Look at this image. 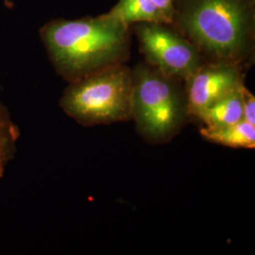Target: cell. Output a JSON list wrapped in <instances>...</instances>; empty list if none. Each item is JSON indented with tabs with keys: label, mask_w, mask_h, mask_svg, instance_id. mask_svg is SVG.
I'll use <instances>...</instances> for the list:
<instances>
[{
	"label": "cell",
	"mask_w": 255,
	"mask_h": 255,
	"mask_svg": "<svg viewBox=\"0 0 255 255\" xmlns=\"http://www.w3.org/2000/svg\"><path fill=\"white\" fill-rule=\"evenodd\" d=\"M126 27L107 15L55 20L40 29L55 69L69 82L117 64L127 49Z\"/></svg>",
	"instance_id": "cell-1"
},
{
	"label": "cell",
	"mask_w": 255,
	"mask_h": 255,
	"mask_svg": "<svg viewBox=\"0 0 255 255\" xmlns=\"http://www.w3.org/2000/svg\"><path fill=\"white\" fill-rule=\"evenodd\" d=\"M131 94L130 71L113 64L70 82L60 106L82 126L111 124L131 119Z\"/></svg>",
	"instance_id": "cell-2"
},
{
	"label": "cell",
	"mask_w": 255,
	"mask_h": 255,
	"mask_svg": "<svg viewBox=\"0 0 255 255\" xmlns=\"http://www.w3.org/2000/svg\"><path fill=\"white\" fill-rule=\"evenodd\" d=\"M186 105L164 74L140 67L132 75L131 119L146 140H169L182 128Z\"/></svg>",
	"instance_id": "cell-3"
},
{
	"label": "cell",
	"mask_w": 255,
	"mask_h": 255,
	"mask_svg": "<svg viewBox=\"0 0 255 255\" xmlns=\"http://www.w3.org/2000/svg\"><path fill=\"white\" fill-rule=\"evenodd\" d=\"M182 26L193 40L219 58H232L243 48L246 14L238 0H196Z\"/></svg>",
	"instance_id": "cell-4"
},
{
	"label": "cell",
	"mask_w": 255,
	"mask_h": 255,
	"mask_svg": "<svg viewBox=\"0 0 255 255\" xmlns=\"http://www.w3.org/2000/svg\"><path fill=\"white\" fill-rule=\"evenodd\" d=\"M138 33L146 59L164 76L187 79L201 66L194 46L169 29L151 23L140 27Z\"/></svg>",
	"instance_id": "cell-5"
},
{
	"label": "cell",
	"mask_w": 255,
	"mask_h": 255,
	"mask_svg": "<svg viewBox=\"0 0 255 255\" xmlns=\"http://www.w3.org/2000/svg\"><path fill=\"white\" fill-rule=\"evenodd\" d=\"M186 80V112L197 118L213 103L243 84L237 67L227 64L200 66Z\"/></svg>",
	"instance_id": "cell-6"
},
{
	"label": "cell",
	"mask_w": 255,
	"mask_h": 255,
	"mask_svg": "<svg viewBox=\"0 0 255 255\" xmlns=\"http://www.w3.org/2000/svg\"><path fill=\"white\" fill-rule=\"evenodd\" d=\"M243 84L213 103L198 119L207 127L232 125L243 120L242 89Z\"/></svg>",
	"instance_id": "cell-7"
},
{
	"label": "cell",
	"mask_w": 255,
	"mask_h": 255,
	"mask_svg": "<svg viewBox=\"0 0 255 255\" xmlns=\"http://www.w3.org/2000/svg\"><path fill=\"white\" fill-rule=\"evenodd\" d=\"M201 134L210 142L222 146L242 148L255 146V126L245 120L226 126H205L201 128Z\"/></svg>",
	"instance_id": "cell-8"
},
{
	"label": "cell",
	"mask_w": 255,
	"mask_h": 255,
	"mask_svg": "<svg viewBox=\"0 0 255 255\" xmlns=\"http://www.w3.org/2000/svg\"><path fill=\"white\" fill-rule=\"evenodd\" d=\"M107 16L124 26L134 22H166L152 0H120Z\"/></svg>",
	"instance_id": "cell-9"
},
{
	"label": "cell",
	"mask_w": 255,
	"mask_h": 255,
	"mask_svg": "<svg viewBox=\"0 0 255 255\" xmlns=\"http://www.w3.org/2000/svg\"><path fill=\"white\" fill-rule=\"evenodd\" d=\"M21 131L0 97V180L15 158Z\"/></svg>",
	"instance_id": "cell-10"
},
{
	"label": "cell",
	"mask_w": 255,
	"mask_h": 255,
	"mask_svg": "<svg viewBox=\"0 0 255 255\" xmlns=\"http://www.w3.org/2000/svg\"><path fill=\"white\" fill-rule=\"evenodd\" d=\"M243 120L255 126V99L252 93L243 86L242 89Z\"/></svg>",
	"instance_id": "cell-11"
},
{
	"label": "cell",
	"mask_w": 255,
	"mask_h": 255,
	"mask_svg": "<svg viewBox=\"0 0 255 255\" xmlns=\"http://www.w3.org/2000/svg\"><path fill=\"white\" fill-rule=\"evenodd\" d=\"M155 6L160 10L166 22L170 21L173 13L172 0H152Z\"/></svg>",
	"instance_id": "cell-12"
}]
</instances>
